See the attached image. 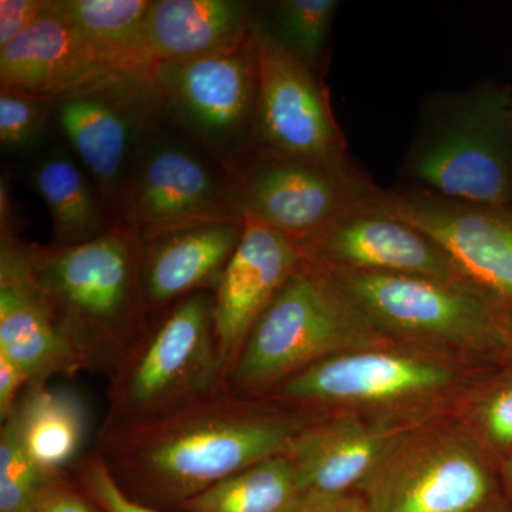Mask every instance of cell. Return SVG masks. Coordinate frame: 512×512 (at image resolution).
Segmentation results:
<instances>
[{
    "mask_svg": "<svg viewBox=\"0 0 512 512\" xmlns=\"http://www.w3.org/2000/svg\"><path fill=\"white\" fill-rule=\"evenodd\" d=\"M76 484L103 512H158L131 497L117 483L97 451L82 458L76 466Z\"/></svg>",
    "mask_w": 512,
    "mask_h": 512,
    "instance_id": "obj_30",
    "label": "cell"
},
{
    "mask_svg": "<svg viewBox=\"0 0 512 512\" xmlns=\"http://www.w3.org/2000/svg\"><path fill=\"white\" fill-rule=\"evenodd\" d=\"M150 6L151 0H50V10L76 29L114 74L150 69L143 53Z\"/></svg>",
    "mask_w": 512,
    "mask_h": 512,
    "instance_id": "obj_23",
    "label": "cell"
},
{
    "mask_svg": "<svg viewBox=\"0 0 512 512\" xmlns=\"http://www.w3.org/2000/svg\"><path fill=\"white\" fill-rule=\"evenodd\" d=\"M338 8L336 0H281L269 3V22L259 15V23L316 73Z\"/></svg>",
    "mask_w": 512,
    "mask_h": 512,
    "instance_id": "obj_26",
    "label": "cell"
},
{
    "mask_svg": "<svg viewBox=\"0 0 512 512\" xmlns=\"http://www.w3.org/2000/svg\"><path fill=\"white\" fill-rule=\"evenodd\" d=\"M512 92L483 86L454 101L407 168L427 191L473 204H512Z\"/></svg>",
    "mask_w": 512,
    "mask_h": 512,
    "instance_id": "obj_7",
    "label": "cell"
},
{
    "mask_svg": "<svg viewBox=\"0 0 512 512\" xmlns=\"http://www.w3.org/2000/svg\"><path fill=\"white\" fill-rule=\"evenodd\" d=\"M423 424V417H319L286 454L298 471L303 494H346L359 488L384 456Z\"/></svg>",
    "mask_w": 512,
    "mask_h": 512,
    "instance_id": "obj_16",
    "label": "cell"
},
{
    "mask_svg": "<svg viewBox=\"0 0 512 512\" xmlns=\"http://www.w3.org/2000/svg\"><path fill=\"white\" fill-rule=\"evenodd\" d=\"M53 478L33 463L23 446L15 417L3 421L0 429V512L33 510L37 497Z\"/></svg>",
    "mask_w": 512,
    "mask_h": 512,
    "instance_id": "obj_27",
    "label": "cell"
},
{
    "mask_svg": "<svg viewBox=\"0 0 512 512\" xmlns=\"http://www.w3.org/2000/svg\"><path fill=\"white\" fill-rule=\"evenodd\" d=\"M505 330H507V355L510 356L512 360V302H507Z\"/></svg>",
    "mask_w": 512,
    "mask_h": 512,
    "instance_id": "obj_36",
    "label": "cell"
},
{
    "mask_svg": "<svg viewBox=\"0 0 512 512\" xmlns=\"http://www.w3.org/2000/svg\"><path fill=\"white\" fill-rule=\"evenodd\" d=\"M473 420L484 447L507 458L512 456V373L487 390Z\"/></svg>",
    "mask_w": 512,
    "mask_h": 512,
    "instance_id": "obj_29",
    "label": "cell"
},
{
    "mask_svg": "<svg viewBox=\"0 0 512 512\" xmlns=\"http://www.w3.org/2000/svg\"><path fill=\"white\" fill-rule=\"evenodd\" d=\"M30 180L52 218L50 247H77L113 227V217L92 178L63 150L57 148L37 158Z\"/></svg>",
    "mask_w": 512,
    "mask_h": 512,
    "instance_id": "obj_22",
    "label": "cell"
},
{
    "mask_svg": "<svg viewBox=\"0 0 512 512\" xmlns=\"http://www.w3.org/2000/svg\"><path fill=\"white\" fill-rule=\"evenodd\" d=\"M328 272L383 339L507 355V302L476 284L419 275Z\"/></svg>",
    "mask_w": 512,
    "mask_h": 512,
    "instance_id": "obj_5",
    "label": "cell"
},
{
    "mask_svg": "<svg viewBox=\"0 0 512 512\" xmlns=\"http://www.w3.org/2000/svg\"><path fill=\"white\" fill-rule=\"evenodd\" d=\"M36 512H99V508L80 490L79 485L72 483L66 473L57 476L43 488L37 497Z\"/></svg>",
    "mask_w": 512,
    "mask_h": 512,
    "instance_id": "obj_32",
    "label": "cell"
},
{
    "mask_svg": "<svg viewBox=\"0 0 512 512\" xmlns=\"http://www.w3.org/2000/svg\"><path fill=\"white\" fill-rule=\"evenodd\" d=\"M237 217L301 242L377 197L380 188L349 167L254 154L231 175Z\"/></svg>",
    "mask_w": 512,
    "mask_h": 512,
    "instance_id": "obj_12",
    "label": "cell"
},
{
    "mask_svg": "<svg viewBox=\"0 0 512 512\" xmlns=\"http://www.w3.org/2000/svg\"><path fill=\"white\" fill-rule=\"evenodd\" d=\"M28 512H36V511H35V510H30V511H28Z\"/></svg>",
    "mask_w": 512,
    "mask_h": 512,
    "instance_id": "obj_38",
    "label": "cell"
},
{
    "mask_svg": "<svg viewBox=\"0 0 512 512\" xmlns=\"http://www.w3.org/2000/svg\"><path fill=\"white\" fill-rule=\"evenodd\" d=\"M0 349L22 367L28 387L84 370L33 281L25 242L12 232H0Z\"/></svg>",
    "mask_w": 512,
    "mask_h": 512,
    "instance_id": "obj_18",
    "label": "cell"
},
{
    "mask_svg": "<svg viewBox=\"0 0 512 512\" xmlns=\"http://www.w3.org/2000/svg\"><path fill=\"white\" fill-rule=\"evenodd\" d=\"M376 205L433 238L468 281L512 302V204H473L427 190H382Z\"/></svg>",
    "mask_w": 512,
    "mask_h": 512,
    "instance_id": "obj_14",
    "label": "cell"
},
{
    "mask_svg": "<svg viewBox=\"0 0 512 512\" xmlns=\"http://www.w3.org/2000/svg\"><path fill=\"white\" fill-rule=\"evenodd\" d=\"M359 490L369 512H477L495 481L484 448L454 426H420L384 456Z\"/></svg>",
    "mask_w": 512,
    "mask_h": 512,
    "instance_id": "obj_8",
    "label": "cell"
},
{
    "mask_svg": "<svg viewBox=\"0 0 512 512\" xmlns=\"http://www.w3.org/2000/svg\"><path fill=\"white\" fill-rule=\"evenodd\" d=\"M109 379L100 434L143 426L228 390L214 292L192 293L153 316L147 335Z\"/></svg>",
    "mask_w": 512,
    "mask_h": 512,
    "instance_id": "obj_3",
    "label": "cell"
},
{
    "mask_svg": "<svg viewBox=\"0 0 512 512\" xmlns=\"http://www.w3.org/2000/svg\"><path fill=\"white\" fill-rule=\"evenodd\" d=\"M376 198L298 242L305 259L328 271L419 275L470 282L433 238L380 210Z\"/></svg>",
    "mask_w": 512,
    "mask_h": 512,
    "instance_id": "obj_15",
    "label": "cell"
},
{
    "mask_svg": "<svg viewBox=\"0 0 512 512\" xmlns=\"http://www.w3.org/2000/svg\"><path fill=\"white\" fill-rule=\"evenodd\" d=\"M231 174L208 154L156 123L141 141L114 222L153 237L194 222L237 217Z\"/></svg>",
    "mask_w": 512,
    "mask_h": 512,
    "instance_id": "obj_9",
    "label": "cell"
},
{
    "mask_svg": "<svg viewBox=\"0 0 512 512\" xmlns=\"http://www.w3.org/2000/svg\"><path fill=\"white\" fill-rule=\"evenodd\" d=\"M503 473L505 490H507L508 500H510L512 505V456L505 460Z\"/></svg>",
    "mask_w": 512,
    "mask_h": 512,
    "instance_id": "obj_35",
    "label": "cell"
},
{
    "mask_svg": "<svg viewBox=\"0 0 512 512\" xmlns=\"http://www.w3.org/2000/svg\"><path fill=\"white\" fill-rule=\"evenodd\" d=\"M52 123L50 103L40 97L0 92V143L8 151L32 150Z\"/></svg>",
    "mask_w": 512,
    "mask_h": 512,
    "instance_id": "obj_28",
    "label": "cell"
},
{
    "mask_svg": "<svg viewBox=\"0 0 512 512\" xmlns=\"http://www.w3.org/2000/svg\"><path fill=\"white\" fill-rule=\"evenodd\" d=\"M33 281L84 370L110 377L151 326L141 286V238L114 222L72 248L26 244Z\"/></svg>",
    "mask_w": 512,
    "mask_h": 512,
    "instance_id": "obj_2",
    "label": "cell"
},
{
    "mask_svg": "<svg viewBox=\"0 0 512 512\" xmlns=\"http://www.w3.org/2000/svg\"><path fill=\"white\" fill-rule=\"evenodd\" d=\"M258 92L254 154L348 167L346 141L318 76L256 23L254 33Z\"/></svg>",
    "mask_w": 512,
    "mask_h": 512,
    "instance_id": "obj_10",
    "label": "cell"
},
{
    "mask_svg": "<svg viewBox=\"0 0 512 512\" xmlns=\"http://www.w3.org/2000/svg\"><path fill=\"white\" fill-rule=\"evenodd\" d=\"M228 390L133 429L99 434L96 451L127 494L180 507L212 485L286 454L311 409Z\"/></svg>",
    "mask_w": 512,
    "mask_h": 512,
    "instance_id": "obj_1",
    "label": "cell"
},
{
    "mask_svg": "<svg viewBox=\"0 0 512 512\" xmlns=\"http://www.w3.org/2000/svg\"><path fill=\"white\" fill-rule=\"evenodd\" d=\"M303 259L295 239L245 221L244 237L214 291V328L228 375L255 323Z\"/></svg>",
    "mask_w": 512,
    "mask_h": 512,
    "instance_id": "obj_17",
    "label": "cell"
},
{
    "mask_svg": "<svg viewBox=\"0 0 512 512\" xmlns=\"http://www.w3.org/2000/svg\"><path fill=\"white\" fill-rule=\"evenodd\" d=\"M50 0H0V49L35 25L49 8Z\"/></svg>",
    "mask_w": 512,
    "mask_h": 512,
    "instance_id": "obj_31",
    "label": "cell"
},
{
    "mask_svg": "<svg viewBox=\"0 0 512 512\" xmlns=\"http://www.w3.org/2000/svg\"><path fill=\"white\" fill-rule=\"evenodd\" d=\"M33 463L50 477L64 474L86 437L87 417L73 393L28 387L12 414Z\"/></svg>",
    "mask_w": 512,
    "mask_h": 512,
    "instance_id": "obj_24",
    "label": "cell"
},
{
    "mask_svg": "<svg viewBox=\"0 0 512 512\" xmlns=\"http://www.w3.org/2000/svg\"><path fill=\"white\" fill-rule=\"evenodd\" d=\"M384 348L320 360L278 384L265 397L303 409L403 406L426 402L458 382L457 370L447 363Z\"/></svg>",
    "mask_w": 512,
    "mask_h": 512,
    "instance_id": "obj_13",
    "label": "cell"
},
{
    "mask_svg": "<svg viewBox=\"0 0 512 512\" xmlns=\"http://www.w3.org/2000/svg\"><path fill=\"white\" fill-rule=\"evenodd\" d=\"M510 127H511V136H512V106L510 111Z\"/></svg>",
    "mask_w": 512,
    "mask_h": 512,
    "instance_id": "obj_37",
    "label": "cell"
},
{
    "mask_svg": "<svg viewBox=\"0 0 512 512\" xmlns=\"http://www.w3.org/2000/svg\"><path fill=\"white\" fill-rule=\"evenodd\" d=\"M147 72L104 76L47 100L52 120L113 220L141 141L156 124Z\"/></svg>",
    "mask_w": 512,
    "mask_h": 512,
    "instance_id": "obj_11",
    "label": "cell"
},
{
    "mask_svg": "<svg viewBox=\"0 0 512 512\" xmlns=\"http://www.w3.org/2000/svg\"><path fill=\"white\" fill-rule=\"evenodd\" d=\"M147 89L156 123L190 141L229 174L254 156L258 69L252 35L221 55L154 64Z\"/></svg>",
    "mask_w": 512,
    "mask_h": 512,
    "instance_id": "obj_6",
    "label": "cell"
},
{
    "mask_svg": "<svg viewBox=\"0 0 512 512\" xmlns=\"http://www.w3.org/2000/svg\"><path fill=\"white\" fill-rule=\"evenodd\" d=\"M303 495L288 454L261 461L181 504L184 512H291Z\"/></svg>",
    "mask_w": 512,
    "mask_h": 512,
    "instance_id": "obj_25",
    "label": "cell"
},
{
    "mask_svg": "<svg viewBox=\"0 0 512 512\" xmlns=\"http://www.w3.org/2000/svg\"><path fill=\"white\" fill-rule=\"evenodd\" d=\"M259 13L242 0H151L143 30L150 66L221 55L254 32Z\"/></svg>",
    "mask_w": 512,
    "mask_h": 512,
    "instance_id": "obj_21",
    "label": "cell"
},
{
    "mask_svg": "<svg viewBox=\"0 0 512 512\" xmlns=\"http://www.w3.org/2000/svg\"><path fill=\"white\" fill-rule=\"evenodd\" d=\"M244 232L245 221L229 217L141 239V286L151 318L192 293L214 292Z\"/></svg>",
    "mask_w": 512,
    "mask_h": 512,
    "instance_id": "obj_19",
    "label": "cell"
},
{
    "mask_svg": "<svg viewBox=\"0 0 512 512\" xmlns=\"http://www.w3.org/2000/svg\"><path fill=\"white\" fill-rule=\"evenodd\" d=\"M382 345L329 272L303 259L249 333L229 370L228 392L265 397L313 363Z\"/></svg>",
    "mask_w": 512,
    "mask_h": 512,
    "instance_id": "obj_4",
    "label": "cell"
},
{
    "mask_svg": "<svg viewBox=\"0 0 512 512\" xmlns=\"http://www.w3.org/2000/svg\"><path fill=\"white\" fill-rule=\"evenodd\" d=\"M29 382L22 367L0 349V420L6 421L15 413L20 397Z\"/></svg>",
    "mask_w": 512,
    "mask_h": 512,
    "instance_id": "obj_33",
    "label": "cell"
},
{
    "mask_svg": "<svg viewBox=\"0 0 512 512\" xmlns=\"http://www.w3.org/2000/svg\"><path fill=\"white\" fill-rule=\"evenodd\" d=\"M113 74L80 33L50 10V2L35 25L0 49V92L50 100Z\"/></svg>",
    "mask_w": 512,
    "mask_h": 512,
    "instance_id": "obj_20",
    "label": "cell"
},
{
    "mask_svg": "<svg viewBox=\"0 0 512 512\" xmlns=\"http://www.w3.org/2000/svg\"><path fill=\"white\" fill-rule=\"evenodd\" d=\"M291 512H369V508L362 495L305 493Z\"/></svg>",
    "mask_w": 512,
    "mask_h": 512,
    "instance_id": "obj_34",
    "label": "cell"
}]
</instances>
